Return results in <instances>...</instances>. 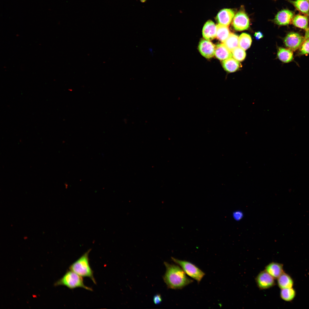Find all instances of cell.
Listing matches in <instances>:
<instances>
[{"label": "cell", "mask_w": 309, "mask_h": 309, "mask_svg": "<svg viewBox=\"0 0 309 309\" xmlns=\"http://www.w3.org/2000/svg\"><path fill=\"white\" fill-rule=\"evenodd\" d=\"M60 285L66 286L71 289L80 287L89 291L93 290L91 288L84 284L82 276L71 270L68 271L62 277L54 284L55 286Z\"/></svg>", "instance_id": "cell-3"}, {"label": "cell", "mask_w": 309, "mask_h": 309, "mask_svg": "<svg viewBox=\"0 0 309 309\" xmlns=\"http://www.w3.org/2000/svg\"><path fill=\"white\" fill-rule=\"evenodd\" d=\"M146 1L147 0H140V1L142 3H145Z\"/></svg>", "instance_id": "cell-29"}, {"label": "cell", "mask_w": 309, "mask_h": 309, "mask_svg": "<svg viewBox=\"0 0 309 309\" xmlns=\"http://www.w3.org/2000/svg\"><path fill=\"white\" fill-rule=\"evenodd\" d=\"M235 15L234 11L231 9H224L218 13L216 19L219 24L228 26Z\"/></svg>", "instance_id": "cell-10"}, {"label": "cell", "mask_w": 309, "mask_h": 309, "mask_svg": "<svg viewBox=\"0 0 309 309\" xmlns=\"http://www.w3.org/2000/svg\"><path fill=\"white\" fill-rule=\"evenodd\" d=\"M304 39L299 33L291 32L288 33L284 38V43L286 47L292 51L299 49Z\"/></svg>", "instance_id": "cell-5"}, {"label": "cell", "mask_w": 309, "mask_h": 309, "mask_svg": "<svg viewBox=\"0 0 309 309\" xmlns=\"http://www.w3.org/2000/svg\"><path fill=\"white\" fill-rule=\"evenodd\" d=\"M239 37L237 35L231 33L228 37L223 43L231 52L238 46Z\"/></svg>", "instance_id": "cell-21"}, {"label": "cell", "mask_w": 309, "mask_h": 309, "mask_svg": "<svg viewBox=\"0 0 309 309\" xmlns=\"http://www.w3.org/2000/svg\"><path fill=\"white\" fill-rule=\"evenodd\" d=\"M222 65L225 70L229 72L236 71L241 66L239 62L232 57L223 61Z\"/></svg>", "instance_id": "cell-15"}, {"label": "cell", "mask_w": 309, "mask_h": 309, "mask_svg": "<svg viewBox=\"0 0 309 309\" xmlns=\"http://www.w3.org/2000/svg\"><path fill=\"white\" fill-rule=\"evenodd\" d=\"M91 250L89 249L72 264L69 267V269L82 277L90 278L94 284H96L93 272L89 263L88 256Z\"/></svg>", "instance_id": "cell-2"}, {"label": "cell", "mask_w": 309, "mask_h": 309, "mask_svg": "<svg viewBox=\"0 0 309 309\" xmlns=\"http://www.w3.org/2000/svg\"><path fill=\"white\" fill-rule=\"evenodd\" d=\"M171 259L180 266L185 273L198 283L205 275V273L200 269L192 263L185 260H179L173 257Z\"/></svg>", "instance_id": "cell-4"}, {"label": "cell", "mask_w": 309, "mask_h": 309, "mask_svg": "<svg viewBox=\"0 0 309 309\" xmlns=\"http://www.w3.org/2000/svg\"><path fill=\"white\" fill-rule=\"evenodd\" d=\"M274 278L265 270L261 271L255 278L257 286L261 290L270 288L275 285Z\"/></svg>", "instance_id": "cell-6"}, {"label": "cell", "mask_w": 309, "mask_h": 309, "mask_svg": "<svg viewBox=\"0 0 309 309\" xmlns=\"http://www.w3.org/2000/svg\"><path fill=\"white\" fill-rule=\"evenodd\" d=\"M202 33L205 39L209 41L213 40L216 37L217 25L212 21H207L203 27Z\"/></svg>", "instance_id": "cell-11"}, {"label": "cell", "mask_w": 309, "mask_h": 309, "mask_svg": "<svg viewBox=\"0 0 309 309\" xmlns=\"http://www.w3.org/2000/svg\"><path fill=\"white\" fill-rule=\"evenodd\" d=\"M164 264L166 271L163 278L168 288L181 289L193 282L180 266L166 262Z\"/></svg>", "instance_id": "cell-1"}, {"label": "cell", "mask_w": 309, "mask_h": 309, "mask_svg": "<svg viewBox=\"0 0 309 309\" xmlns=\"http://www.w3.org/2000/svg\"><path fill=\"white\" fill-rule=\"evenodd\" d=\"M235 30L242 31L248 29L249 26V17L245 11L240 10L235 15L232 23Z\"/></svg>", "instance_id": "cell-7"}, {"label": "cell", "mask_w": 309, "mask_h": 309, "mask_svg": "<svg viewBox=\"0 0 309 309\" xmlns=\"http://www.w3.org/2000/svg\"><path fill=\"white\" fill-rule=\"evenodd\" d=\"M288 1L299 11L309 15V3L308 0H289Z\"/></svg>", "instance_id": "cell-17"}, {"label": "cell", "mask_w": 309, "mask_h": 309, "mask_svg": "<svg viewBox=\"0 0 309 309\" xmlns=\"http://www.w3.org/2000/svg\"><path fill=\"white\" fill-rule=\"evenodd\" d=\"M304 37V40L299 48V56L309 54V29L306 30Z\"/></svg>", "instance_id": "cell-23"}, {"label": "cell", "mask_w": 309, "mask_h": 309, "mask_svg": "<svg viewBox=\"0 0 309 309\" xmlns=\"http://www.w3.org/2000/svg\"></svg>", "instance_id": "cell-32"}, {"label": "cell", "mask_w": 309, "mask_h": 309, "mask_svg": "<svg viewBox=\"0 0 309 309\" xmlns=\"http://www.w3.org/2000/svg\"><path fill=\"white\" fill-rule=\"evenodd\" d=\"M215 55L219 60L223 61L232 57L231 52L223 43L219 44L215 47Z\"/></svg>", "instance_id": "cell-13"}, {"label": "cell", "mask_w": 309, "mask_h": 309, "mask_svg": "<svg viewBox=\"0 0 309 309\" xmlns=\"http://www.w3.org/2000/svg\"><path fill=\"white\" fill-rule=\"evenodd\" d=\"M243 49L239 47H237L231 51L233 58L239 62L243 61L246 56V53Z\"/></svg>", "instance_id": "cell-24"}, {"label": "cell", "mask_w": 309, "mask_h": 309, "mask_svg": "<svg viewBox=\"0 0 309 309\" xmlns=\"http://www.w3.org/2000/svg\"><path fill=\"white\" fill-rule=\"evenodd\" d=\"M233 217L235 219L239 221L243 217L242 213L240 211H237L233 213Z\"/></svg>", "instance_id": "cell-25"}, {"label": "cell", "mask_w": 309, "mask_h": 309, "mask_svg": "<svg viewBox=\"0 0 309 309\" xmlns=\"http://www.w3.org/2000/svg\"><path fill=\"white\" fill-rule=\"evenodd\" d=\"M294 16L293 11L287 9H284L277 13L274 21L279 25H287L292 23Z\"/></svg>", "instance_id": "cell-8"}, {"label": "cell", "mask_w": 309, "mask_h": 309, "mask_svg": "<svg viewBox=\"0 0 309 309\" xmlns=\"http://www.w3.org/2000/svg\"><path fill=\"white\" fill-rule=\"evenodd\" d=\"M293 24L296 27L304 29L305 31L308 29V19L305 16L298 14L294 16L292 21Z\"/></svg>", "instance_id": "cell-18"}, {"label": "cell", "mask_w": 309, "mask_h": 309, "mask_svg": "<svg viewBox=\"0 0 309 309\" xmlns=\"http://www.w3.org/2000/svg\"><path fill=\"white\" fill-rule=\"evenodd\" d=\"M198 49L201 55L207 58H210L215 55V47L209 40H201L199 43Z\"/></svg>", "instance_id": "cell-9"}, {"label": "cell", "mask_w": 309, "mask_h": 309, "mask_svg": "<svg viewBox=\"0 0 309 309\" xmlns=\"http://www.w3.org/2000/svg\"><path fill=\"white\" fill-rule=\"evenodd\" d=\"M252 42L251 36L246 33H242L239 37L238 46L244 50L249 47Z\"/></svg>", "instance_id": "cell-20"}, {"label": "cell", "mask_w": 309, "mask_h": 309, "mask_svg": "<svg viewBox=\"0 0 309 309\" xmlns=\"http://www.w3.org/2000/svg\"><path fill=\"white\" fill-rule=\"evenodd\" d=\"M23 238L24 239H25L27 238V236H25Z\"/></svg>", "instance_id": "cell-30"}, {"label": "cell", "mask_w": 309, "mask_h": 309, "mask_svg": "<svg viewBox=\"0 0 309 309\" xmlns=\"http://www.w3.org/2000/svg\"><path fill=\"white\" fill-rule=\"evenodd\" d=\"M265 270L275 279H277L284 272L283 264L274 262L267 265Z\"/></svg>", "instance_id": "cell-12"}, {"label": "cell", "mask_w": 309, "mask_h": 309, "mask_svg": "<svg viewBox=\"0 0 309 309\" xmlns=\"http://www.w3.org/2000/svg\"><path fill=\"white\" fill-rule=\"evenodd\" d=\"M277 55L279 60L284 63L290 62L292 61L294 59L293 51L288 48L279 47Z\"/></svg>", "instance_id": "cell-14"}, {"label": "cell", "mask_w": 309, "mask_h": 309, "mask_svg": "<svg viewBox=\"0 0 309 309\" xmlns=\"http://www.w3.org/2000/svg\"><path fill=\"white\" fill-rule=\"evenodd\" d=\"M278 286L281 289L292 288L293 281L288 274L284 272L277 279Z\"/></svg>", "instance_id": "cell-16"}, {"label": "cell", "mask_w": 309, "mask_h": 309, "mask_svg": "<svg viewBox=\"0 0 309 309\" xmlns=\"http://www.w3.org/2000/svg\"><path fill=\"white\" fill-rule=\"evenodd\" d=\"M309 3V0H308Z\"/></svg>", "instance_id": "cell-31"}, {"label": "cell", "mask_w": 309, "mask_h": 309, "mask_svg": "<svg viewBox=\"0 0 309 309\" xmlns=\"http://www.w3.org/2000/svg\"><path fill=\"white\" fill-rule=\"evenodd\" d=\"M296 294V292L292 287L281 289L280 292V296L281 298L287 302L292 300L295 298Z\"/></svg>", "instance_id": "cell-22"}, {"label": "cell", "mask_w": 309, "mask_h": 309, "mask_svg": "<svg viewBox=\"0 0 309 309\" xmlns=\"http://www.w3.org/2000/svg\"><path fill=\"white\" fill-rule=\"evenodd\" d=\"M230 33L228 26L219 24L217 25L216 37L220 41L224 43Z\"/></svg>", "instance_id": "cell-19"}, {"label": "cell", "mask_w": 309, "mask_h": 309, "mask_svg": "<svg viewBox=\"0 0 309 309\" xmlns=\"http://www.w3.org/2000/svg\"><path fill=\"white\" fill-rule=\"evenodd\" d=\"M254 36L257 40H259L263 37V35L262 33L260 31L256 32Z\"/></svg>", "instance_id": "cell-27"}, {"label": "cell", "mask_w": 309, "mask_h": 309, "mask_svg": "<svg viewBox=\"0 0 309 309\" xmlns=\"http://www.w3.org/2000/svg\"><path fill=\"white\" fill-rule=\"evenodd\" d=\"M153 301L154 303L156 304H160L162 301V298L161 295L159 294L155 295L153 297Z\"/></svg>", "instance_id": "cell-26"}, {"label": "cell", "mask_w": 309, "mask_h": 309, "mask_svg": "<svg viewBox=\"0 0 309 309\" xmlns=\"http://www.w3.org/2000/svg\"><path fill=\"white\" fill-rule=\"evenodd\" d=\"M148 49L150 54L152 56H153V49L152 48L150 47Z\"/></svg>", "instance_id": "cell-28"}]
</instances>
